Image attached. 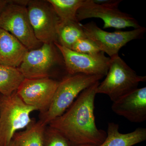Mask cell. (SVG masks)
Instances as JSON below:
<instances>
[{"label":"cell","instance_id":"obj_23","mask_svg":"<svg viewBox=\"0 0 146 146\" xmlns=\"http://www.w3.org/2000/svg\"><path fill=\"white\" fill-rule=\"evenodd\" d=\"M8 146H19L18 144L14 140H12Z\"/></svg>","mask_w":146,"mask_h":146},{"label":"cell","instance_id":"obj_5","mask_svg":"<svg viewBox=\"0 0 146 146\" xmlns=\"http://www.w3.org/2000/svg\"><path fill=\"white\" fill-rule=\"evenodd\" d=\"M0 28L16 37L29 50L38 48L43 44L35 35L27 7L11 1L0 15Z\"/></svg>","mask_w":146,"mask_h":146},{"label":"cell","instance_id":"obj_13","mask_svg":"<svg viewBox=\"0 0 146 146\" xmlns=\"http://www.w3.org/2000/svg\"><path fill=\"white\" fill-rule=\"evenodd\" d=\"M29 51L16 37L0 28V64L18 68Z\"/></svg>","mask_w":146,"mask_h":146},{"label":"cell","instance_id":"obj_22","mask_svg":"<svg viewBox=\"0 0 146 146\" xmlns=\"http://www.w3.org/2000/svg\"><path fill=\"white\" fill-rule=\"evenodd\" d=\"M9 2L8 0H0V15Z\"/></svg>","mask_w":146,"mask_h":146},{"label":"cell","instance_id":"obj_14","mask_svg":"<svg viewBox=\"0 0 146 146\" xmlns=\"http://www.w3.org/2000/svg\"><path fill=\"white\" fill-rule=\"evenodd\" d=\"M146 140V129L139 127L134 131L122 133L119 131V125L108 123L107 136L100 146H132Z\"/></svg>","mask_w":146,"mask_h":146},{"label":"cell","instance_id":"obj_20","mask_svg":"<svg viewBox=\"0 0 146 146\" xmlns=\"http://www.w3.org/2000/svg\"><path fill=\"white\" fill-rule=\"evenodd\" d=\"M71 50L76 52L84 54H94L101 52L95 43L87 37L79 39Z\"/></svg>","mask_w":146,"mask_h":146},{"label":"cell","instance_id":"obj_10","mask_svg":"<svg viewBox=\"0 0 146 146\" xmlns=\"http://www.w3.org/2000/svg\"><path fill=\"white\" fill-rule=\"evenodd\" d=\"M58 83L49 77L25 78L16 93L26 104L35 108L41 115L48 109Z\"/></svg>","mask_w":146,"mask_h":146},{"label":"cell","instance_id":"obj_9","mask_svg":"<svg viewBox=\"0 0 146 146\" xmlns=\"http://www.w3.org/2000/svg\"><path fill=\"white\" fill-rule=\"evenodd\" d=\"M54 44L62 54L68 74H83L103 76L107 74L110 58L106 57L103 52L84 54L76 52L58 43Z\"/></svg>","mask_w":146,"mask_h":146},{"label":"cell","instance_id":"obj_2","mask_svg":"<svg viewBox=\"0 0 146 146\" xmlns=\"http://www.w3.org/2000/svg\"><path fill=\"white\" fill-rule=\"evenodd\" d=\"M103 77L83 74H68L59 82L48 109L40 115L39 120L48 125L52 120L63 114L83 90Z\"/></svg>","mask_w":146,"mask_h":146},{"label":"cell","instance_id":"obj_8","mask_svg":"<svg viewBox=\"0 0 146 146\" xmlns=\"http://www.w3.org/2000/svg\"><path fill=\"white\" fill-rule=\"evenodd\" d=\"M82 27L86 37L110 58L119 55L120 50L128 42L142 38L146 31L145 28L141 27L129 31L108 32L102 30L93 22L82 24Z\"/></svg>","mask_w":146,"mask_h":146},{"label":"cell","instance_id":"obj_7","mask_svg":"<svg viewBox=\"0 0 146 146\" xmlns=\"http://www.w3.org/2000/svg\"><path fill=\"white\" fill-rule=\"evenodd\" d=\"M27 8L36 39L43 44L58 43L56 30L60 21L52 5L47 1L31 0Z\"/></svg>","mask_w":146,"mask_h":146},{"label":"cell","instance_id":"obj_11","mask_svg":"<svg viewBox=\"0 0 146 146\" xmlns=\"http://www.w3.org/2000/svg\"><path fill=\"white\" fill-rule=\"evenodd\" d=\"M76 18L79 22L87 18H100L104 22V29L127 27L135 29L141 27L133 16L122 12L118 7L100 5L95 3L93 0H84L83 5L78 11Z\"/></svg>","mask_w":146,"mask_h":146},{"label":"cell","instance_id":"obj_18","mask_svg":"<svg viewBox=\"0 0 146 146\" xmlns=\"http://www.w3.org/2000/svg\"><path fill=\"white\" fill-rule=\"evenodd\" d=\"M84 0H48L60 21H77V13Z\"/></svg>","mask_w":146,"mask_h":146},{"label":"cell","instance_id":"obj_1","mask_svg":"<svg viewBox=\"0 0 146 146\" xmlns=\"http://www.w3.org/2000/svg\"><path fill=\"white\" fill-rule=\"evenodd\" d=\"M99 84L97 82L83 90L63 114L48 125L60 131L72 146H100L106 138L107 133L97 127L94 115V102Z\"/></svg>","mask_w":146,"mask_h":146},{"label":"cell","instance_id":"obj_4","mask_svg":"<svg viewBox=\"0 0 146 146\" xmlns=\"http://www.w3.org/2000/svg\"><path fill=\"white\" fill-rule=\"evenodd\" d=\"M146 80V76L137 75L118 55L110 58L106 77L97 87V94L107 95L114 102L136 90L140 82Z\"/></svg>","mask_w":146,"mask_h":146},{"label":"cell","instance_id":"obj_15","mask_svg":"<svg viewBox=\"0 0 146 146\" xmlns=\"http://www.w3.org/2000/svg\"><path fill=\"white\" fill-rule=\"evenodd\" d=\"M58 43L72 49L73 46L79 39L86 37L82 24L78 21H60L56 30Z\"/></svg>","mask_w":146,"mask_h":146},{"label":"cell","instance_id":"obj_12","mask_svg":"<svg viewBox=\"0 0 146 146\" xmlns=\"http://www.w3.org/2000/svg\"><path fill=\"white\" fill-rule=\"evenodd\" d=\"M112 111L132 123L146 120V87L137 88L113 102Z\"/></svg>","mask_w":146,"mask_h":146},{"label":"cell","instance_id":"obj_21","mask_svg":"<svg viewBox=\"0 0 146 146\" xmlns=\"http://www.w3.org/2000/svg\"><path fill=\"white\" fill-rule=\"evenodd\" d=\"M95 3L110 7H119L122 1L120 0H93Z\"/></svg>","mask_w":146,"mask_h":146},{"label":"cell","instance_id":"obj_19","mask_svg":"<svg viewBox=\"0 0 146 146\" xmlns=\"http://www.w3.org/2000/svg\"><path fill=\"white\" fill-rule=\"evenodd\" d=\"M44 146H72L70 141L57 129L46 126L44 136Z\"/></svg>","mask_w":146,"mask_h":146},{"label":"cell","instance_id":"obj_6","mask_svg":"<svg viewBox=\"0 0 146 146\" xmlns=\"http://www.w3.org/2000/svg\"><path fill=\"white\" fill-rule=\"evenodd\" d=\"M65 65L62 54L54 43L43 44L40 48L29 50L18 70L25 78L49 77L56 66Z\"/></svg>","mask_w":146,"mask_h":146},{"label":"cell","instance_id":"obj_17","mask_svg":"<svg viewBox=\"0 0 146 146\" xmlns=\"http://www.w3.org/2000/svg\"><path fill=\"white\" fill-rule=\"evenodd\" d=\"M25 79L18 68L0 64V94L11 95L17 91Z\"/></svg>","mask_w":146,"mask_h":146},{"label":"cell","instance_id":"obj_24","mask_svg":"<svg viewBox=\"0 0 146 146\" xmlns=\"http://www.w3.org/2000/svg\"><path fill=\"white\" fill-rule=\"evenodd\" d=\"M72 146H96L94 145H73Z\"/></svg>","mask_w":146,"mask_h":146},{"label":"cell","instance_id":"obj_3","mask_svg":"<svg viewBox=\"0 0 146 146\" xmlns=\"http://www.w3.org/2000/svg\"><path fill=\"white\" fill-rule=\"evenodd\" d=\"M35 110L22 100L16 91L8 96L0 94V146H8L18 130L31 123V114Z\"/></svg>","mask_w":146,"mask_h":146},{"label":"cell","instance_id":"obj_16","mask_svg":"<svg viewBox=\"0 0 146 146\" xmlns=\"http://www.w3.org/2000/svg\"><path fill=\"white\" fill-rule=\"evenodd\" d=\"M45 125L40 120L35 122L33 120L26 129L16 132L13 139L19 146H44Z\"/></svg>","mask_w":146,"mask_h":146}]
</instances>
